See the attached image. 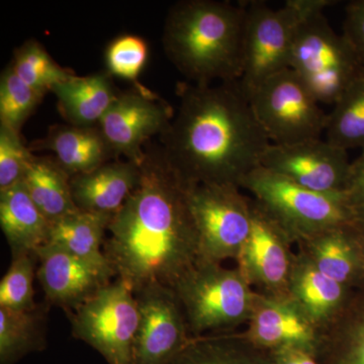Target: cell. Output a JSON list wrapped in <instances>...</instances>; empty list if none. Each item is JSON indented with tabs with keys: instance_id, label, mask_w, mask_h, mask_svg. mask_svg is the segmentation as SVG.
<instances>
[{
	"instance_id": "1",
	"label": "cell",
	"mask_w": 364,
	"mask_h": 364,
	"mask_svg": "<svg viewBox=\"0 0 364 364\" xmlns=\"http://www.w3.org/2000/svg\"><path fill=\"white\" fill-rule=\"evenodd\" d=\"M140 165V183L112 218L104 253L116 279L134 293L153 284L173 289L200 261L188 183L160 145H146Z\"/></svg>"
},
{
	"instance_id": "2",
	"label": "cell",
	"mask_w": 364,
	"mask_h": 364,
	"mask_svg": "<svg viewBox=\"0 0 364 364\" xmlns=\"http://www.w3.org/2000/svg\"><path fill=\"white\" fill-rule=\"evenodd\" d=\"M178 109L160 147L188 184H232L261 166L270 146L238 81L177 85Z\"/></svg>"
},
{
	"instance_id": "3",
	"label": "cell",
	"mask_w": 364,
	"mask_h": 364,
	"mask_svg": "<svg viewBox=\"0 0 364 364\" xmlns=\"http://www.w3.org/2000/svg\"><path fill=\"white\" fill-rule=\"evenodd\" d=\"M246 6L217 0H181L170 7L163 47L177 70L195 85L240 80Z\"/></svg>"
},
{
	"instance_id": "4",
	"label": "cell",
	"mask_w": 364,
	"mask_h": 364,
	"mask_svg": "<svg viewBox=\"0 0 364 364\" xmlns=\"http://www.w3.org/2000/svg\"><path fill=\"white\" fill-rule=\"evenodd\" d=\"M241 188L252 193L291 241L305 242L329 230L356 226L346 193H317L263 166L251 171Z\"/></svg>"
},
{
	"instance_id": "5",
	"label": "cell",
	"mask_w": 364,
	"mask_h": 364,
	"mask_svg": "<svg viewBox=\"0 0 364 364\" xmlns=\"http://www.w3.org/2000/svg\"><path fill=\"white\" fill-rule=\"evenodd\" d=\"M336 4L331 0H287L273 9L264 1H247L242 90L249 97L279 72L291 68L296 33L304 21Z\"/></svg>"
},
{
	"instance_id": "6",
	"label": "cell",
	"mask_w": 364,
	"mask_h": 364,
	"mask_svg": "<svg viewBox=\"0 0 364 364\" xmlns=\"http://www.w3.org/2000/svg\"><path fill=\"white\" fill-rule=\"evenodd\" d=\"M193 338L248 322L255 301L251 284L239 269L198 261L173 287Z\"/></svg>"
},
{
	"instance_id": "7",
	"label": "cell",
	"mask_w": 364,
	"mask_h": 364,
	"mask_svg": "<svg viewBox=\"0 0 364 364\" xmlns=\"http://www.w3.org/2000/svg\"><path fill=\"white\" fill-rule=\"evenodd\" d=\"M291 69L320 104L334 105L364 67L344 36L333 30L322 13L299 26Z\"/></svg>"
},
{
	"instance_id": "8",
	"label": "cell",
	"mask_w": 364,
	"mask_h": 364,
	"mask_svg": "<svg viewBox=\"0 0 364 364\" xmlns=\"http://www.w3.org/2000/svg\"><path fill=\"white\" fill-rule=\"evenodd\" d=\"M188 202L196 235L200 261L222 263L237 259L247 240L252 200L232 184H188Z\"/></svg>"
},
{
	"instance_id": "9",
	"label": "cell",
	"mask_w": 364,
	"mask_h": 364,
	"mask_svg": "<svg viewBox=\"0 0 364 364\" xmlns=\"http://www.w3.org/2000/svg\"><path fill=\"white\" fill-rule=\"evenodd\" d=\"M68 316L74 338L95 349L107 364H133L140 314L128 284L116 279Z\"/></svg>"
},
{
	"instance_id": "10",
	"label": "cell",
	"mask_w": 364,
	"mask_h": 364,
	"mask_svg": "<svg viewBox=\"0 0 364 364\" xmlns=\"http://www.w3.org/2000/svg\"><path fill=\"white\" fill-rule=\"evenodd\" d=\"M248 98L272 144L289 145L321 139L326 130L328 114L293 69L267 79Z\"/></svg>"
},
{
	"instance_id": "11",
	"label": "cell",
	"mask_w": 364,
	"mask_h": 364,
	"mask_svg": "<svg viewBox=\"0 0 364 364\" xmlns=\"http://www.w3.org/2000/svg\"><path fill=\"white\" fill-rule=\"evenodd\" d=\"M171 105L142 85L119 91L98 128L117 159L140 165L145 144L153 136H161L174 117Z\"/></svg>"
},
{
	"instance_id": "12",
	"label": "cell",
	"mask_w": 364,
	"mask_h": 364,
	"mask_svg": "<svg viewBox=\"0 0 364 364\" xmlns=\"http://www.w3.org/2000/svg\"><path fill=\"white\" fill-rule=\"evenodd\" d=\"M139 318L133 364H169L193 337L176 294L153 284L135 293Z\"/></svg>"
},
{
	"instance_id": "13",
	"label": "cell",
	"mask_w": 364,
	"mask_h": 364,
	"mask_svg": "<svg viewBox=\"0 0 364 364\" xmlns=\"http://www.w3.org/2000/svg\"><path fill=\"white\" fill-rule=\"evenodd\" d=\"M350 165L347 151L322 139L270 144L261 161V166L323 193H346Z\"/></svg>"
},
{
	"instance_id": "14",
	"label": "cell",
	"mask_w": 364,
	"mask_h": 364,
	"mask_svg": "<svg viewBox=\"0 0 364 364\" xmlns=\"http://www.w3.org/2000/svg\"><path fill=\"white\" fill-rule=\"evenodd\" d=\"M291 238L252 198V221L247 240L237 260L249 284L269 294H287L296 257Z\"/></svg>"
},
{
	"instance_id": "15",
	"label": "cell",
	"mask_w": 364,
	"mask_h": 364,
	"mask_svg": "<svg viewBox=\"0 0 364 364\" xmlns=\"http://www.w3.org/2000/svg\"><path fill=\"white\" fill-rule=\"evenodd\" d=\"M37 275L48 306H56L66 313L75 310L112 282V269L100 267L76 257L64 249L47 243L36 252Z\"/></svg>"
},
{
	"instance_id": "16",
	"label": "cell",
	"mask_w": 364,
	"mask_h": 364,
	"mask_svg": "<svg viewBox=\"0 0 364 364\" xmlns=\"http://www.w3.org/2000/svg\"><path fill=\"white\" fill-rule=\"evenodd\" d=\"M318 330L287 294H256L246 339L272 351L299 348L313 352Z\"/></svg>"
},
{
	"instance_id": "17",
	"label": "cell",
	"mask_w": 364,
	"mask_h": 364,
	"mask_svg": "<svg viewBox=\"0 0 364 364\" xmlns=\"http://www.w3.org/2000/svg\"><path fill=\"white\" fill-rule=\"evenodd\" d=\"M141 181V165L114 159L87 173L71 177V191L79 210L114 217Z\"/></svg>"
},
{
	"instance_id": "18",
	"label": "cell",
	"mask_w": 364,
	"mask_h": 364,
	"mask_svg": "<svg viewBox=\"0 0 364 364\" xmlns=\"http://www.w3.org/2000/svg\"><path fill=\"white\" fill-rule=\"evenodd\" d=\"M30 150L49 151L69 176L87 173L117 159L98 127L53 124L47 135L28 145Z\"/></svg>"
},
{
	"instance_id": "19",
	"label": "cell",
	"mask_w": 364,
	"mask_h": 364,
	"mask_svg": "<svg viewBox=\"0 0 364 364\" xmlns=\"http://www.w3.org/2000/svg\"><path fill=\"white\" fill-rule=\"evenodd\" d=\"M57 105L67 124L98 127L119 90L107 70L86 76H72L52 87Z\"/></svg>"
},
{
	"instance_id": "20",
	"label": "cell",
	"mask_w": 364,
	"mask_h": 364,
	"mask_svg": "<svg viewBox=\"0 0 364 364\" xmlns=\"http://www.w3.org/2000/svg\"><path fill=\"white\" fill-rule=\"evenodd\" d=\"M0 226L13 258L36 254L49 241L51 223L26 191L23 182L0 191Z\"/></svg>"
},
{
	"instance_id": "21",
	"label": "cell",
	"mask_w": 364,
	"mask_h": 364,
	"mask_svg": "<svg viewBox=\"0 0 364 364\" xmlns=\"http://www.w3.org/2000/svg\"><path fill=\"white\" fill-rule=\"evenodd\" d=\"M344 294L345 286L321 272L305 253L296 257L287 294L318 329L338 312Z\"/></svg>"
},
{
	"instance_id": "22",
	"label": "cell",
	"mask_w": 364,
	"mask_h": 364,
	"mask_svg": "<svg viewBox=\"0 0 364 364\" xmlns=\"http://www.w3.org/2000/svg\"><path fill=\"white\" fill-rule=\"evenodd\" d=\"M71 176L53 156H35L23 184L41 213L50 223L78 212L72 196Z\"/></svg>"
},
{
	"instance_id": "23",
	"label": "cell",
	"mask_w": 364,
	"mask_h": 364,
	"mask_svg": "<svg viewBox=\"0 0 364 364\" xmlns=\"http://www.w3.org/2000/svg\"><path fill=\"white\" fill-rule=\"evenodd\" d=\"M112 218L78 210L52 223L48 243L97 267L112 269L104 253L105 235Z\"/></svg>"
},
{
	"instance_id": "24",
	"label": "cell",
	"mask_w": 364,
	"mask_h": 364,
	"mask_svg": "<svg viewBox=\"0 0 364 364\" xmlns=\"http://www.w3.org/2000/svg\"><path fill=\"white\" fill-rule=\"evenodd\" d=\"M45 306L31 311L0 308V364H16L33 352L47 347Z\"/></svg>"
},
{
	"instance_id": "25",
	"label": "cell",
	"mask_w": 364,
	"mask_h": 364,
	"mask_svg": "<svg viewBox=\"0 0 364 364\" xmlns=\"http://www.w3.org/2000/svg\"><path fill=\"white\" fill-rule=\"evenodd\" d=\"M326 140L345 151L364 148V70L354 79L328 114Z\"/></svg>"
},
{
	"instance_id": "26",
	"label": "cell",
	"mask_w": 364,
	"mask_h": 364,
	"mask_svg": "<svg viewBox=\"0 0 364 364\" xmlns=\"http://www.w3.org/2000/svg\"><path fill=\"white\" fill-rule=\"evenodd\" d=\"M352 227L336 228L303 242L311 262L339 284H345L355 273L358 258L349 231Z\"/></svg>"
},
{
	"instance_id": "27",
	"label": "cell",
	"mask_w": 364,
	"mask_h": 364,
	"mask_svg": "<svg viewBox=\"0 0 364 364\" xmlns=\"http://www.w3.org/2000/svg\"><path fill=\"white\" fill-rule=\"evenodd\" d=\"M9 65L23 82L44 95L53 86L75 75L70 69L59 65L36 39L26 41L16 48Z\"/></svg>"
},
{
	"instance_id": "28",
	"label": "cell",
	"mask_w": 364,
	"mask_h": 364,
	"mask_svg": "<svg viewBox=\"0 0 364 364\" xmlns=\"http://www.w3.org/2000/svg\"><path fill=\"white\" fill-rule=\"evenodd\" d=\"M45 95L23 82L7 65L0 76V124L21 133Z\"/></svg>"
},
{
	"instance_id": "29",
	"label": "cell",
	"mask_w": 364,
	"mask_h": 364,
	"mask_svg": "<svg viewBox=\"0 0 364 364\" xmlns=\"http://www.w3.org/2000/svg\"><path fill=\"white\" fill-rule=\"evenodd\" d=\"M38 258L26 254L13 258L11 267L0 282V308L31 311L37 308L33 291V277Z\"/></svg>"
},
{
	"instance_id": "30",
	"label": "cell",
	"mask_w": 364,
	"mask_h": 364,
	"mask_svg": "<svg viewBox=\"0 0 364 364\" xmlns=\"http://www.w3.org/2000/svg\"><path fill=\"white\" fill-rule=\"evenodd\" d=\"M149 58V46L140 36L124 33L109 42L105 52V70L114 77L138 82Z\"/></svg>"
},
{
	"instance_id": "31",
	"label": "cell",
	"mask_w": 364,
	"mask_h": 364,
	"mask_svg": "<svg viewBox=\"0 0 364 364\" xmlns=\"http://www.w3.org/2000/svg\"><path fill=\"white\" fill-rule=\"evenodd\" d=\"M169 364H256L227 337L191 338Z\"/></svg>"
},
{
	"instance_id": "32",
	"label": "cell",
	"mask_w": 364,
	"mask_h": 364,
	"mask_svg": "<svg viewBox=\"0 0 364 364\" xmlns=\"http://www.w3.org/2000/svg\"><path fill=\"white\" fill-rule=\"evenodd\" d=\"M33 157L21 133L0 124V191L23 181Z\"/></svg>"
},
{
	"instance_id": "33",
	"label": "cell",
	"mask_w": 364,
	"mask_h": 364,
	"mask_svg": "<svg viewBox=\"0 0 364 364\" xmlns=\"http://www.w3.org/2000/svg\"><path fill=\"white\" fill-rule=\"evenodd\" d=\"M342 35L364 67V0H354L347 4Z\"/></svg>"
},
{
	"instance_id": "34",
	"label": "cell",
	"mask_w": 364,
	"mask_h": 364,
	"mask_svg": "<svg viewBox=\"0 0 364 364\" xmlns=\"http://www.w3.org/2000/svg\"><path fill=\"white\" fill-rule=\"evenodd\" d=\"M346 196L356 225H364V148L358 159L351 163Z\"/></svg>"
},
{
	"instance_id": "35",
	"label": "cell",
	"mask_w": 364,
	"mask_h": 364,
	"mask_svg": "<svg viewBox=\"0 0 364 364\" xmlns=\"http://www.w3.org/2000/svg\"><path fill=\"white\" fill-rule=\"evenodd\" d=\"M349 331L344 364H364V318Z\"/></svg>"
},
{
	"instance_id": "36",
	"label": "cell",
	"mask_w": 364,
	"mask_h": 364,
	"mask_svg": "<svg viewBox=\"0 0 364 364\" xmlns=\"http://www.w3.org/2000/svg\"><path fill=\"white\" fill-rule=\"evenodd\" d=\"M270 364H317L314 360L312 352L299 348H284L272 351Z\"/></svg>"
}]
</instances>
